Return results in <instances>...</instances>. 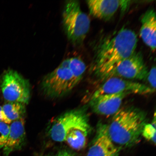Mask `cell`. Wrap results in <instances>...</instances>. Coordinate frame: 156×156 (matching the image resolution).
Returning <instances> with one entry per match:
<instances>
[{"mask_svg": "<svg viewBox=\"0 0 156 156\" xmlns=\"http://www.w3.org/2000/svg\"><path fill=\"white\" fill-rule=\"evenodd\" d=\"M137 43L134 31L124 27L112 34L101 37L94 44L90 72L102 82L119 64L136 51Z\"/></svg>", "mask_w": 156, "mask_h": 156, "instance_id": "6da1fadb", "label": "cell"}, {"mask_svg": "<svg viewBox=\"0 0 156 156\" xmlns=\"http://www.w3.org/2000/svg\"><path fill=\"white\" fill-rule=\"evenodd\" d=\"M86 69L84 62L79 58L64 60L43 79L41 86L43 92L52 98L63 96L81 80Z\"/></svg>", "mask_w": 156, "mask_h": 156, "instance_id": "7a4b0ae2", "label": "cell"}, {"mask_svg": "<svg viewBox=\"0 0 156 156\" xmlns=\"http://www.w3.org/2000/svg\"><path fill=\"white\" fill-rule=\"evenodd\" d=\"M146 124V115L142 111L133 107L120 108L107 126V133L114 144L130 147L140 142Z\"/></svg>", "mask_w": 156, "mask_h": 156, "instance_id": "3957f363", "label": "cell"}, {"mask_svg": "<svg viewBox=\"0 0 156 156\" xmlns=\"http://www.w3.org/2000/svg\"><path fill=\"white\" fill-rule=\"evenodd\" d=\"M62 20L64 30L70 41L75 45L83 44L90 28V20L82 10L79 1H66Z\"/></svg>", "mask_w": 156, "mask_h": 156, "instance_id": "277c9868", "label": "cell"}, {"mask_svg": "<svg viewBox=\"0 0 156 156\" xmlns=\"http://www.w3.org/2000/svg\"><path fill=\"white\" fill-rule=\"evenodd\" d=\"M0 87L6 102L28 104L30 97L29 81L16 71L6 70L0 78Z\"/></svg>", "mask_w": 156, "mask_h": 156, "instance_id": "5b68a950", "label": "cell"}, {"mask_svg": "<svg viewBox=\"0 0 156 156\" xmlns=\"http://www.w3.org/2000/svg\"><path fill=\"white\" fill-rule=\"evenodd\" d=\"M148 86L122 78L112 77L108 78L102 82L98 88L91 95V99L100 95L126 93L146 95L155 92Z\"/></svg>", "mask_w": 156, "mask_h": 156, "instance_id": "8992f818", "label": "cell"}, {"mask_svg": "<svg viewBox=\"0 0 156 156\" xmlns=\"http://www.w3.org/2000/svg\"><path fill=\"white\" fill-rule=\"evenodd\" d=\"M148 72L143 55L141 52L136 51L119 64L110 73L108 78L117 77L146 80Z\"/></svg>", "mask_w": 156, "mask_h": 156, "instance_id": "52a82bcc", "label": "cell"}, {"mask_svg": "<svg viewBox=\"0 0 156 156\" xmlns=\"http://www.w3.org/2000/svg\"><path fill=\"white\" fill-rule=\"evenodd\" d=\"M85 114L83 110H73L58 117L51 124L49 136L54 141L64 142L68 130Z\"/></svg>", "mask_w": 156, "mask_h": 156, "instance_id": "ba28073f", "label": "cell"}, {"mask_svg": "<svg viewBox=\"0 0 156 156\" xmlns=\"http://www.w3.org/2000/svg\"><path fill=\"white\" fill-rule=\"evenodd\" d=\"M126 93L100 95L90 99V106L96 114L108 116L114 115L120 110Z\"/></svg>", "mask_w": 156, "mask_h": 156, "instance_id": "9c48e42d", "label": "cell"}, {"mask_svg": "<svg viewBox=\"0 0 156 156\" xmlns=\"http://www.w3.org/2000/svg\"><path fill=\"white\" fill-rule=\"evenodd\" d=\"M119 150L109 137L107 126L99 127L87 156H119Z\"/></svg>", "mask_w": 156, "mask_h": 156, "instance_id": "30bf717a", "label": "cell"}, {"mask_svg": "<svg viewBox=\"0 0 156 156\" xmlns=\"http://www.w3.org/2000/svg\"><path fill=\"white\" fill-rule=\"evenodd\" d=\"M90 131L88 118L86 114L71 127L66 133L65 141L73 149L79 151L83 149L87 143Z\"/></svg>", "mask_w": 156, "mask_h": 156, "instance_id": "8fae6325", "label": "cell"}, {"mask_svg": "<svg viewBox=\"0 0 156 156\" xmlns=\"http://www.w3.org/2000/svg\"><path fill=\"white\" fill-rule=\"evenodd\" d=\"M9 133L3 147L4 155L8 156L12 152L20 150L24 145L26 138L24 118L11 123Z\"/></svg>", "mask_w": 156, "mask_h": 156, "instance_id": "7c38bea8", "label": "cell"}, {"mask_svg": "<svg viewBox=\"0 0 156 156\" xmlns=\"http://www.w3.org/2000/svg\"><path fill=\"white\" fill-rule=\"evenodd\" d=\"M89 12L94 17L104 21L112 19L121 5L118 0H89L87 1Z\"/></svg>", "mask_w": 156, "mask_h": 156, "instance_id": "4fadbf2b", "label": "cell"}, {"mask_svg": "<svg viewBox=\"0 0 156 156\" xmlns=\"http://www.w3.org/2000/svg\"><path fill=\"white\" fill-rule=\"evenodd\" d=\"M140 36L146 45L153 52L156 48V20L155 11L149 9L142 15Z\"/></svg>", "mask_w": 156, "mask_h": 156, "instance_id": "5bb4252c", "label": "cell"}, {"mask_svg": "<svg viewBox=\"0 0 156 156\" xmlns=\"http://www.w3.org/2000/svg\"><path fill=\"white\" fill-rule=\"evenodd\" d=\"M25 105L19 102H6L2 107V122L9 124L23 118L26 112Z\"/></svg>", "mask_w": 156, "mask_h": 156, "instance_id": "9a60e30c", "label": "cell"}, {"mask_svg": "<svg viewBox=\"0 0 156 156\" xmlns=\"http://www.w3.org/2000/svg\"><path fill=\"white\" fill-rule=\"evenodd\" d=\"M142 135L146 139L156 144V116L154 113V119L151 124H146L144 126Z\"/></svg>", "mask_w": 156, "mask_h": 156, "instance_id": "2e32d148", "label": "cell"}, {"mask_svg": "<svg viewBox=\"0 0 156 156\" xmlns=\"http://www.w3.org/2000/svg\"><path fill=\"white\" fill-rule=\"evenodd\" d=\"M9 126L3 122H0V149L3 148L6 142L9 133Z\"/></svg>", "mask_w": 156, "mask_h": 156, "instance_id": "e0dca14e", "label": "cell"}, {"mask_svg": "<svg viewBox=\"0 0 156 156\" xmlns=\"http://www.w3.org/2000/svg\"><path fill=\"white\" fill-rule=\"evenodd\" d=\"M156 67L153 66L149 72L147 77L148 83L150 85L149 87L154 90L156 89Z\"/></svg>", "mask_w": 156, "mask_h": 156, "instance_id": "ac0fdd59", "label": "cell"}, {"mask_svg": "<svg viewBox=\"0 0 156 156\" xmlns=\"http://www.w3.org/2000/svg\"><path fill=\"white\" fill-rule=\"evenodd\" d=\"M53 156H74L73 154L66 150H62L58 152L55 155Z\"/></svg>", "mask_w": 156, "mask_h": 156, "instance_id": "d6986e66", "label": "cell"}, {"mask_svg": "<svg viewBox=\"0 0 156 156\" xmlns=\"http://www.w3.org/2000/svg\"><path fill=\"white\" fill-rule=\"evenodd\" d=\"M2 120V107L0 106V122Z\"/></svg>", "mask_w": 156, "mask_h": 156, "instance_id": "ffe728a7", "label": "cell"}, {"mask_svg": "<svg viewBox=\"0 0 156 156\" xmlns=\"http://www.w3.org/2000/svg\"></svg>", "mask_w": 156, "mask_h": 156, "instance_id": "44dd1931", "label": "cell"}]
</instances>
